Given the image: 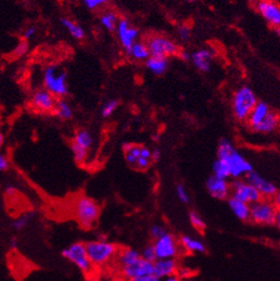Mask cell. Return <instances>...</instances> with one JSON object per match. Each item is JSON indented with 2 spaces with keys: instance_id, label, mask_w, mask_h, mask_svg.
I'll return each mask as SVG.
<instances>
[{
  "instance_id": "cell-1",
  "label": "cell",
  "mask_w": 280,
  "mask_h": 281,
  "mask_svg": "<svg viewBox=\"0 0 280 281\" xmlns=\"http://www.w3.org/2000/svg\"><path fill=\"white\" fill-rule=\"evenodd\" d=\"M217 159L222 160L228 166L230 177L236 179L245 177L254 169L252 163L242 153H239L231 140L227 139L220 140L219 147H217Z\"/></svg>"
},
{
  "instance_id": "cell-2",
  "label": "cell",
  "mask_w": 280,
  "mask_h": 281,
  "mask_svg": "<svg viewBox=\"0 0 280 281\" xmlns=\"http://www.w3.org/2000/svg\"><path fill=\"white\" fill-rule=\"evenodd\" d=\"M258 97L248 86H242L233 93L231 100L232 115L238 122H246L253 108L258 103Z\"/></svg>"
},
{
  "instance_id": "cell-3",
  "label": "cell",
  "mask_w": 280,
  "mask_h": 281,
  "mask_svg": "<svg viewBox=\"0 0 280 281\" xmlns=\"http://www.w3.org/2000/svg\"><path fill=\"white\" fill-rule=\"evenodd\" d=\"M85 246L93 267H104L110 263L119 251V247L116 244L104 239L88 241Z\"/></svg>"
},
{
  "instance_id": "cell-4",
  "label": "cell",
  "mask_w": 280,
  "mask_h": 281,
  "mask_svg": "<svg viewBox=\"0 0 280 281\" xmlns=\"http://www.w3.org/2000/svg\"><path fill=\"white\" fill-rule=\"evenodd\" d=\"M42 83L46 91H48L56 99H63L68 95L67 73L55 64L46 66L42 73Z\"/></svg>"
},
{
  "instance_id": "cell-5",
  "label": "cell",
  "mask_w": 280,
  "mask_h": 281,
  "mask_svg": "<svg viewBox=\"0 0 280 281\" xmlns=\"http://www.w3.org/2000/svg\"><path fill=\"white\" fill-rule=\"evenodd\" d=\"M123 150L127 165L135 170L145 171L153 163L151 158L152 150L143 144L126 143L123 145Z\"/></svg>"
},
{
  "instance_id": "cell-6",
  "label": "cell",
  "mask_w": 280,
  "mask_h": 281,
  "mask_svg": "<svg viewBox=\"0 0 280 281\" xmlns=\"http://www.w3.org/2000/svg\"><path fill=\"white\" fill-rule=\"evenodd\" d=\"M101 214V208L95 200L92 198L83 196L79 197L75 202V216L84 229H92L96 224Z\"/></svg>"
},
{
  "instance_id": "cell-7",
  "label": "cell",
  "mask_w": 280,
  "mask_h": 281,
  "mask_svg": "<svg viewBox=\"0 0 280 281\" xmlns=\"http://www.w3.org/2000/svg\"><path fill=\"white\" fill-rule=\"evenodd\" d=\"M278 213L279 208L275 206L271 199L262 198L261 200L251 205L250 220L260 225H275Z\"/></svg>"
},
{
  "instance_id": "cell-8",
  "label": "cell",
  "mask_w": 280,
  "mask_h": 281,
  "mask_svg": "<svg viewBox=\"0 0 280 281\" xmlns=\"http://www.w3.org/2000/svg\"><path fill=\"white\" fill-rule=\"evenodd\" d=\"M62 256L68 260L70 263L79 269L81 272L89 273L92 271L93 265L87 255L86 246L84 243H75L62 251Z\"/></svg>"
},
{
  "instance_id": "cell-9",
  "label": "cell",
  "mask_w": 280,
  "mask_h": 281,
  "mask_svg": "<svg viewBox=\"0 0 280 281\" xmlns=\"http://www.w3.org/2000/svg\"><path fill=\"white\" fill-rule=\"evenodd\" d=\"M93 143H94V140L87 130H79L76 133L71 142V151L77 163L86 162Z\"/></svg>"
},
{
  "instance_id": "cell-10",
  "label": "cell",
  "mask_w": 280,
  "mask_h": 281,
  "mask_svg": "<svg viewBox=\"0 0 280 281\" xmlns=\"http://www.w3.org/2000/svg\"><path fill=\"white\" fill-rule=\"evenodd\" d=\"M154 252L157 259H176L180 255L181 246L172 233L166 232L158 239H154Z\"/></svg>"
},
{
  "instance_id": "cell-11",
  "label": "cell",
  "mask_w": 280,
  "mask_h": 281,
  "mask_svg": "<svg viewBox=\"0 0 280 281\" xmlns=\"http://www.w3.org/2000/svg\"><path fill=\"white\" fill-rule=\"evenodd\" d=\"M147 49L151 56H161V57H170L177 55L180 49L176 42L172 39H168L162 36H153L146 41Z\"/></svg>"
},
{
  "instance_id": "cell-12",
  "label": "cell",
  "mask_w": 280,
  "mask_h": 281,
  "mask_svg": "<svg viewBox=\"0 0 280 281\" xmlns=\"http://www.w3.org/2000/svg\"><path fill=\"white\" fill-rule=\"evenodd\" d=\"M231 192L230 197L238 199L240 201L246 202L248 205L255 204L259 200H261L262 196L259 193V191L253 186L251 183H248L246 179H236L230 185Z\"/></svg>"
},
{
  "instance_id": "cell-13",
  "label": "cell",
  "mask_w": 280,
  "mask_h": 281,
  "mask_svg": "<svg viewBox=\"0 0 280 281\" xmlns=\"http://www.w3.org/2000/svg\"><path fill=\"white\" fill-rule=\"evenodd\" d=\"M245 179H246L248 183H251V184L259 191V193L261 194L263 199H272L279 192L277 185H276L274 182L263 177L261 174H259L258 171H255L254 169L245 176Z\"/></svg>"
},
{
  "instance_id": "cell-14",
  "label": "cell",
  "mask_w": 280,
  "mask_h": 281,
  "mask_svg": "<svg viewBox=\"0 0 280 281\" xmlns=\"http://www.w3.org/2000/svg\"><path fill=\"white\" fill-rule=\"evenodd\" d=\"M57 99L45 88L37 89L30 99V105L33 110L41 113H53Z\"/></svg>"
},
{
  "instance_id": "cell-15",
  "label": "cell",
  "mask_w": 280,
  "mask_h": 281,
  "mask_svg": "<svg viewBox=\"0 0 280 281\" xmlns=\"http://www.w3.org/2000/svg\"><path fill=\"white\" fill-rule=\"evenodd\" d=\"M117 36L120 41V44L124 47V49L127 50L131 48L132 45L138 40L140 36V31L135 26H132L126 18H120L116 26Z\"/></svg>"
},
{
  "instance_id": "cell-16",
  "label": "cell",
  "mask_w": 280,
  "mask_h": 281,
  "mask_svg": "<svg viewBox=\"0 0 280 281\" xmlns=\"http://www.w3.org/2000/svg\"><path fill=\"white\" fill-rule=\"evenodd\" d=\"M256 9L268 22V24L274 26V28H279L280 7L275 0H258L256 1Z\"/></svg>"
},
{
  "instance_id": "cell-17",
  "label": "cell",
  "mask_w": 280,
  "mask_h": 281,
  "mask_svg": "<svg viewBox=\"0 0 280 281\" xmlns=\"http://www.w3.org/2000/svg\"><path fill=\"white\" fill-rule=\"evenodd\" d=\"M120 272L124 278L127 280L146 275H153V263L141 257L136 262L127 265V267L120 268Z\"/></svg>"
},
{
  "instance_id": "cell-18",
  "label": "cell",
  "mask_w": 280,
  "mask_h": 281,
  "mask_svg": "<svg viewBox=\"0 0 280 281\" xmlns=\"http://www.w3.org/2000/svg\"><path fill=\"white\" fill-rule=\"evenodd\" d=\"M206 189L213 198L219 199V200H224L230 197L231 187L225 178H220L212 175L206 181Z\"/></svg>"
},
{
  "instance_id": "cell-19",
  "label": "cell",
  "mask_w": 280,
  "mask_h": 281,
  "mask_svg": "<svg viewBox=\"0 0 280 281\" xmlns=\"http://www.w3.org/2000/svg\"><path fill=\"white\" fill-rule=\"evenodd\" d=\"M214 57V53L209 48H201L193 52L190 55V61L192 62L198 71L203 73H208L212 70V61Z\"/></svg>"
},
{
  "instance_id": "cell-20",
  "label": "cell",
  "mask_w": 280,
  "mask_h": 281,
  "mask_svg": "<svg viewBox=\"0 0 280 281\" xmlns=\"http://www.w3.org/2000/svg\"><path fill=\"white\" fill-rule=\"evenodd\" d=\"M178 265L175 259H157L153 262V275L160 280L176 275Z\"/></svg>"
},
{
  "instance_id": "cell-21",
  "label": "cell",
  "mask_w": 280,
  "mask_h": 281,
  "mask_svg": "<svg viewBox=\"0 0 280 281\" xmlns=\"http://www.w3.org/2000/svg\"><path fill=\"white\" fill-rule=\"evenodd\" d=\"M279 127V115L276 111H270L266 118H264L258 126L254 127L252 132L258 133L262 135H269L278 130Z\"/></svg>"
},
{
  "instance_id": "cell-22",
  "label": "cell",
  "mask_w": 280,
  "mask_h": 281,
  "mask_svg": "<svg viewBox=\"0 0 280 281\" xmlns=\"http://www.w3.org/2000/svg\"><path fill=\"white\" fill-rule=\"evenodd\" d=\"M270 111L271 108L269 104L263 102V101H258V103L255 104V107L253 108L250 116H248V118L246 119L248 127H250L251 130H253V128L258 126V125L261 123L268 115H269Z\"/></svg>"
},
{
  "instance_id": "cell-23",
  "label": "cell",
  "mask_w": 280,
  "mask_h": 281,
  "mask_svg": "<svg viewBox=\"0 0 280 281\" xmlns=\"http://www.w3.org/2000/svg\"><path fill=\"white\" fill-rule=\"evenodd\" d=\"M228 204L230 207L231 212L235 214V216L240 221H250L251 214V206L246 202L240 201L238 199L229 197Z\"/></svg>"
},
{
  "instance_id": "cell-24",
  "label": "cell",
  "mask_w": 280,
  "mask_h": 281,
  "mask_svg": "<svg viewBox=\"0 0 280 281\" xmlns=\"http://www.w3.org/2000/svg\"><path fill=\"white\" fill-rule=\"evenodd\" d=\"M178 244L185 252L191 254H203L206 252V245L198 238L190 236H182L178 240Z\"/></svg>"
},
{
  "instance_id": "cell-25",
  "label": "cell",
  "mask_w": 280,
  "mask_h": 281,
  "mask_svg": "<svg viewBox=\"0 0 280 281\" xmlns=\"http://www.w3.org/2000/svg\"><path fill=\"white\" fill-rule=\"evenodd\" d=\"M145 65L147 70L155 76H161L168 69V58L161 56H151L145 61Z\"/></svg>"
},
{
  "instance_id": "cell-26",
  "label": "cell",
  "mask_w": 280,
  "mask_h": 281,
  "mask_svg": "<svg viewBox=\"0 0 280 281\" xmlns=\"http://www.w3.org/2000/svg\"><path fill=\"white\" fill-rule=\"evenodd\" d=\"M116 257L119 268H122V267H127V265L134 263L138 260L141 259V254L133 248H123L119 249Z\"/></svg>"
},
{
  "instance_id": "cell-27",
  "label": "cell",
  "mask_w": 280,
  "mask_h": 281,
  "mask_svg": "<svg viewBox=\"0 0 280 281\" xmlns=\"http://www.w3.org/2000/svg\"><path fill=\"white\" fill-rule=\"evenodd\" d=\"M128 54L132 58H134L136 61H146L150 57L149 49L145 42L135 41L130 49H128Z\"/></svg>"
},
{
  "instance_id": "cell-28",
  "label": "cell",
  "mask_w": 280,
  "mask_h": 281,
  "mask_svg": "<svg viewBox=\"0 0 280 281\" xmlns=\"http://www.w3.org/2000/svg\"><path fill=\"white\" fill-rule=\"evenodd\" d=\"M53 113H55V116L61 120H70L72 119L73 117V110L71 105H70L68 101H65L64 99H58L56 101Z\"/></svg>"
},
{
  "instance_id": "cell-29",
  "label": "cell",
  "mask_w": 280,
  "mask_h": 281,
  "mask_svg": "<svg viewBox=\"0 0 280 281\" xmlns=\"http://www.w3.org/2000/svg\"><path fill=\"white\" fill-rule=\"evenodd\" d=\"M61 23H62V25H63L64 28L69 31V33L71 34L73 38L78 39V40H81V39H84L85 30L80 24H78V23L73 22L72 19L67 18V17L61 18Z\"/></svg>"
},
{
  "instance_id": "cell-30",
  "label": "cell",
  "mask_w": 280,
  "mask_h": 281,
  "mask_svg": "<svg viewBox=\"0 0 280 281\" xmlns=\"http://www.w3.org/2000/svg\"><path fill=\"white\" fill-rule=\"evenodd\" d=\"M119 18L117 16V14L114 13V11L108 10L106 13H103L101 15L100 17V23L101 25L103 26L104 29H107L108 31H116V26L117 23H118Z\"/></svg>"
},
{
  "instance_id": "cell-31",
  "label": "cell",
  "mask_w": 280,
  "mask_h": 281,
  "mask_svg": "<svg viewBox=\"0 0 280 281\" xmlns=\"http://www.w3.org/2000/svg\"><path fill=\"white\" fill-rule=\"evenodd\" d=\"M213 175L220 178H229L230 177V173H229L228 166L222 161V160L216 159V161L213 163Z\"/></svg>"
},
{
  "instance_id": "cell-32",
  "label": "cell",
  "mask_w": 280,
  "mask_h": 281,
  "mask_svg": "<svg viewBox=\"0 0 280 281\" xmlns=\"http://www.w3.org/2000/svg\"><path fill=\"white\" fill-rule=\"evenodd\" d=\"M31 217H32L31 214H24V215L16 217L13 222H11V228H13L15 231H22L23 229H25L26 226L29 225Z\"/></svg>"
},
{
  "instance_id": "cell-33",
  "label": "cell",
  "mask_w": 280,
  "mask_h": 281,
  "mask_svg": "<svg viewBox=\"0 0 280 281\" xmlns=\"http://www.w3.org/2000/svg\"><path fill=\"white\" fill-rule=\"evenodd\" d=\"M189 220H190V223H191V225L197 230V231L203 232L206 230V223L203 220V217H201L197 212H194V210L190 212Z\"/></svg>"
},
{
  "instance_id": "cell-34",
  "label": "cell",
  "mask_w": 280,
  "mask_h": 281,
  "mask_svg": "<svg viewBox=\"0 0 280 281\" xmlns=\"http://www.w3.org/2000/svg\"><path fill=\"white\" fill-rule=\"evenodd\" d=\"M118 101L117 100H110L108 101L107 103H104V105L102 107V110H101V115H102L103 118H109L114 115V112L117 110L118 108Z\"/></svg>"
},
{
  "instance_id": "cell-35",
  "label": "cell",
  "mask_w": 280,
  "mask_h": 281,
  "mask_svg": "<svg viewBox=\"0 0 280 281\" xmlns=\"http://www.w3.org/2000/svg\"><path fill=\"white\" fill-rule=\"evenodd\" d=\"M140 254H141L142 259L149 261V262H152L153 263L154 261L157 260V256H155V252H154L153 245L145 246V247L143 248V251L140 253Z\"/></svg>"
},
{
  "instance_id": "cell-36",
  "label": "cell",
  "mask_w": 280,
  "mask_h": 281,
  "mask_svg": "<svg viewBox=\"0 0 280 281\" xmlns=\"http://www.w3.org/2000/svg\"><path fill=\"white\" fill-rule=\"evenodd\" d=\"M176 197L178 198V200L183 202V204H189L190 202V196L188 193V190L185 189V186L183 184L176 185Z\"/></svg>"
},
{
  "instance_id": "cell-37",
  "label": "cell",
  "mask_w": 280,
  "mask_h": 281,
  "mask_svg": "<svg viewBox=\"0 0 280 281\" xmlns=\"http://www.w3.org/2000/svg\"><path fill=\"white\" fill-rule=\"evenodd\" d=\"M177 34H178V37H180L181 40H183V41L189 40L190 36H191V29H190L189 25L181 24L177 28Z\"/></svg>"
},
{
  "instance_id": "cell-38",
  "label": "cell",
  "mask_w": 280,
  "mask_h": 281,
  "mask_svg": "<svg viewBox=\"0 0 280 281\" xmlns=\"http://www.w3.org/2000/svg\"><path fill=\"white\" fill-rule=\"evenodd\" d=\"M88 9H97L109 2V0H83Z\"/></svg>"
},
{
  "instance_id": "cell-39",
  "label": "cell",
  "mask_w": 280,
  "mask_h": 281,
  "mask_svg": "<svg viewBox=\"0 0 280 281\" xmlns=\"http://www.w3.org/2000/svg\"><path fill=\"white\" fill-rule=\"evenodd\" d=\"M166 232H167V230L164 228V226L159 225V224H154L151 226V229H150V234L153 239H158V238L164 236Z\"/></svg>"
},
{
  "instance_id": "cell-40",
  "label": "cell",
  "mask_w": 280,
  "mask_h": 281,
  "mask_svg": "<svg viewBox=\"0 0 280 281\" xmlns=\"http://www.w3.org/2000/svg\"><path fill=\"white\" fill-rule=\"evenodd\" d=\"M26 52H28V42H26V40H23L19 42L18 46L16 47V49L14 50V56L21 57L24 55Z\"/></svg>"
},
{
  "instance_id": "cell-41",
  "label": "cell",
  "mask_w": 280,
  "mask_h": 281,
  "mask_svg": "<svg viewBox=\"0 0 280 281\" xmlns=\"http://www.w3.org/2000/svg\"><path fill=\"white\" fill-rule=\"evenodd\" d=\"M37 33V28L36 26H28L24 31H23V40H30V39H32L34 36H36Z\"/></svg>"
},
{
  "instance_id": "cell-42",
  "label": "cell",
  "mask_w": 280,
  "mask_h": 281,
  "mask_svg": "<svg viewBox=\"0 0 280 281\" xmlns=\"http://www.w3.org/2000/svg\"><path fill=\"white\" fill-rule=\"evenodd\" d=\"M8 168H9L8 158L0 152V171H6L8 170Z\"/></svg>"
},
{
  "instance_id": "cell-43",
  "label": "cell",
  "mask_w": 280,
  "mask_h": 281,
  "mask_svg": "<svg viewBox=\"0 0 280 281\" xmlns=\"http://www.w3.org/2000/svg\"><path fill=\"white\" fill-rule=\"evenodd\" d=\"M128 281H161V280L157 278L154 275H146V276L138 277V278H133Z\"/></svg>"
},
{
  "instance_id": "cell-44",
  "label": "cell",
  "mask_w": 280,
  "mask_h": 281,
  "mask_svg": "<svg viewBox=\"0 0 280 281\" xmlns=\"http://www.w3.org/2000/svg\"><path fill=\"white\" fill-rule=\"evenodd\" d=\"M160 150L159 149H154L152 150V152H151V158H152V161L155 162V161H158L159 159H160Z\"/></svg>"
},
{
  "instance_id": "cell-45",
  "label": "cell",
  "mask_w": 280,
  "mask_h": 281,
  "mask_svg": "<svg viewBox=\"0 0 280 281\" xmlns=\"http://www.w3.org/2000/svg\"><path fill=\"white\" fill-rule=\"evenodd\" d=\"M178 55L181 56L182 60L190 61V55H191V54H189L188 52H178Z\"/></svg>"
},
{
  "instance_id": "cell-46",
  "label": "cell",
  "mask_w": 280,
  "mask_h": 281,
  "mask_svg": "<svg viewBox=\"0 0 280 281\" xmlns=\"http://www.w3.org/2000/svg\"><path fill=\"white\" fill-rule=\"evenodd\" d=\"M17 246H18V240L16 239V238H11V239H10V248L16 249Z\"/></svg>"
},
{
  "instance_id": "cell-47",
  "label": "cell",
  "mask_w": 280,
  "mask_h": 281,
  "mask_svg": "<svg viewBox=\"0 0 280 281\" xmlns=\"http://www.w3.org/2000/svg\"><path fill=\"white\" fill-rule=\"evenodd\" d=\"M161 281H181V278H178L176 275L174 276H170V277H167V278L162 279Z\"/></svg>"
},
{
  "instance_id": "cell-48",
  "label": "cell",
  "mask_w": 280,
  "mask_h": 281,
  "mask_svg": "<svg viewBox=\"0 0 280 281\" xmlns=\"http://www.w3.org/2000/svg\"><path fill=\"white\" fill-rule=\"evenodd\" d=\"M3 144H5V138H3V135L0 133V152H1L2 147H3Z\"/></svg>"
},
{
  "instance_id": "cell-49",
  "label": "cell",
  "mask_w": 280,
  "mask_h": 281,
  "mask_svg": "<svg viewBox=\"0 0 280 281\" xmlns=\"http://www.w3.org/2000/svg\"><path fill=\"white\" fill-rule=\"evenodd\" d=\"M6 192L8 193V194H11V193H15V192H16V190H15L13 186H8V187H7Z\"/></svg>"
},
{
  "instance_id": "cell-50",
  "label": "cell",
  "mask_w": 280,
  "mask_h": 281,
  "mask_svg": "<svg viewBox=\"0 0 280 281\" xmlns=\"http://www.w3.org/2000/svg\"><path fill=\"white\" fill-rule=\"evenodd\" d=\"M185 1H188V2H194V1H197V0H185Z\"/></svg>"
},
{
  "instance_id": "cell-51",
  "label": "cell",
  "mask_w": 280,
  "mask_h": 281,
  "mask_svg": "<svg viewBox=\"0 0 280 281\" xmlns=\"http://www.w3.org/2000/svg\"><path fill=\"white\" fill-rule=\"evenodd\" d=\"M251 1H258V0H251Z\"/></svg>"
}]
</instances>
